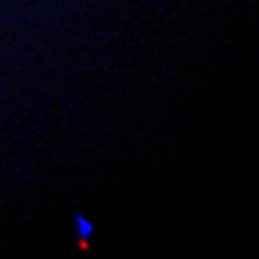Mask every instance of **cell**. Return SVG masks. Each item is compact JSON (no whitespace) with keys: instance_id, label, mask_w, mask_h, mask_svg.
Here are the masks:
<instances>
[{"instance_id":"obj_1","label":"cell","mask_w":259,"mask_h":259,"mask_svg":"<svg viewBox=\"0 0 259 259\" xmlns=\"http://www.w3.org/2000/svg\"><path fill=\"white\" fill-rule=\"evenodd\" d=\"M74 223H77V226L82 228V231H79L82 235H89V233H92V223H87L82 216H74Z\"/></svg>"}]
</instances>
